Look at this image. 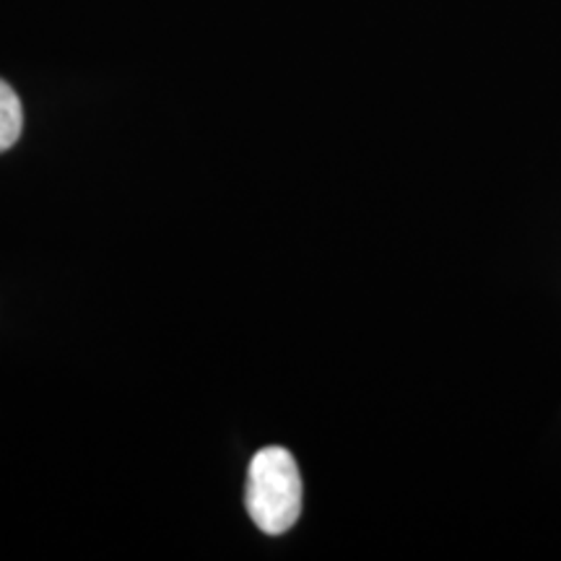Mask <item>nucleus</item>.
I'll use <instances>...</instances> for the list:
<instances>
[{
	"label": "nucleus",
	"mask_w": 561,
	"mask_h": 561,
	"mask_svg": "<svg viewBox=\"0 0 561 561\" xmlns=\"http://www.w3.org/2000/svg\"><path fill=\"white\" fill-rule=\"evenodd\" d=\"M248 510L257 528L280 536L299 520L301 479L297 460L284 447H265L250 462Z\"/></svg>",
	"instance_id": "obj_1"
},
{
	"label": "nucleus",
	"mask_w": 561,
	"mask_h": 561,
	"mask_svg": "<svg viewBox=\"0 0 561 561\" xmlns=\"http://www.w3.org/2000/svg\"><path fill=\"white\" fill-rule=\"evenodd\" d=\"M21 128H24V110H21L19 94L0 79V153L16 144Z\"/></svg>",
	"instance_id": "obj_2"
}]
</instances>
